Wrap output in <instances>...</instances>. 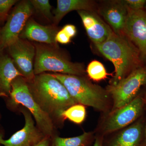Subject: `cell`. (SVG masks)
Masks as SVG:
<instances>
[{"label": "cell", "mask_w": 146, "mask_h": 146, "mask_svg": "<svg viewBox=\"0 0 146 146\" xmlns=\"http://www.w3.org/2000/svg\"><path fill=\"white\" fill-rule=\"evenodd\" d=\"M128 9L123 34L138 50L142 63H146V10Z\"/></svg>", "instance_id": "8"}, {"label": "cell", "mask_w": 146, "mask_h": 146, "mask_svg": "<svg viewBox=\"0 0 146 146\" xmlns=\"http://www.w3.org/2000/svg\"><path fill=\"white\" fill-rule=\"evenodd\" d=\"M129 9L138 11L144 9L146 0H125L123 1Z\"/></svg>", "instance_id": "22"}, {"label": "cell", "mask_w": 146, "mask_h": 146, "mask_svg": "<svg viewBox=\"0 0 146 146\" xmlns=\"http://www.w3.org/2000/svg\"><path fill=\"white\" fill-rule=\"evenodd\" d=\"M144 9H145V10H146V3L145 5V8H144Z\"/></svg>", "instance_id": "30"}, {"label": "cell", "mask_w": 146, "mask_h": 146, "mask_svg": "<svg viewBox=\"0 0 146 146\" xmlns=\"http://www.w3.org/2000/svg\"><path fill=\"white\" fill-rule=\"evenodd\" d=\"M4 97V98H6V96H5L4 94H1V93H0V97Z\"/></svg>", "instance_id": "29"}, {"label": "cell", "mask_w": 146, "mask_h": 146, "mask_svg": "<svg viewBox=\"0 0 146 146\" xmlns=\"http://www.w3.org/2000/svg\"><path fill=\"white\" fill-rule=\"evenodd\" d=\"M0 146H2V145H0Z\"/></svg>", "instance_id": "31"}, {"label": "cell", "mask_w": 146, "mask_h": 146, "mask_svg": "<svg viewBox=\"0 0 146 146\" xmlns=\"http://www.w3.org/2000/svg\"><path fill=\"white\" fill-rule=\"evenodd\" d=\"M5 98L6 104L9 109L15 111L20 106H23L31 113L36 127L45 136L52 138L55 135L54 122L35 100L23 77L20 76L13 80L11 83L10 95Z\"/></svg>", "instance_id": "3"}, {"label": "cell", "mask_w": 146, "mask_h": 146, "mask_svg": "<svg viewBox=\"0 0 146 146\" xmlns=\"http://www.w3.org/2000/svg\"><path fill=\"white\" fill-rule=\"evenodd\" d=\"M18 109L24 115L25 125L7 139H4L2 133L0 132V145L3 146H32L38 143L46 136L35 126L33 117L27 109L23 106Z\"/></svg>", "instance_id": "10"}, {"label": "cell", "mask_w": 146, "mask_h": 146, "mask_svg": "<svg viewBox=\"0 0 146 146\" xmlns=\"http://www.w3.org/2000/svg\"><path fill=\"white\" fill-rule=\"evenodd\" d=\"M145 101H146V100H145Z\"/></svg>", "instance_id": "32"}, {"label": "cell", "mask_w": 146, "mask_h": 146, "mask_svg": "<svg viewBox=\"0 0 146 146\" xmlns=\"http://www.w3.org/2000/svg\"><path fill=\"white\" fill-rule=\"evenodd\" d=\"M86 116L85 106L80 104L74 105L65 110L62 114L63 119H66L76 124H80L85 120Z\"/></svg>", "instance_id": "19"}, {"label": "cell", "mask_w": 146, "mask_h": 146, "mask_svg": "<svg viewBox=\"0 0 146 146\" xmlns=\"http://www.w3.org/2000/svg\"><path fill=\"white\" fill-rule=\"evenodd\" d=\"M91 136V132H86L70 138H62L55 135L51 138L50 146H87Z\"/></svg>", "instance_id": "18"}, {"label": "cell", "mask_w": 146, "mask_h": 146, "mask_svg": "<svg viewBox=\"0 0 146 146\" xmlns=\"http://www.w3.org/2000/svg\"><path fill=\"white\" fill-rule=\"evenodd\" d=\"M98 5L93 1L89 0H58L57 7L53 11V21L57 25L67 13L74 10L98 11Z\"/></svg>", "instance_id": "16"}, {"label": "cell", "mask_w": 146, "mask_h": 146, "mask_svg": "<svg viewBox=\"0 0 146 146\" xmlns=\"http://www.w3.org/2000/svg\"><path fill=\"white\" fill-rule=\"evenodd\" d=\"M70 37L65 33L63 29L58 32L56 36V41L60 44H66L71 42Z\"/></svg>", "instance_id": "24"}, {"label": "cell", "mask_w": 146, "mask_h": 146, "mask_svg": "<svg viewBox=\"0 0 146 146\" xmlns=\"http://www.w3.org/2000/svg\"><path fill=\"white\" fill-rule=\"evenodd\" d=\"M77 11L87 35L95 45L104 42L113 31L96 12L83 10Z\"/></svg>", "instance_id": "13"}, {"label": "cell", "mask_w": 146, "mask_h": 146, "mask_svg": "<svg viewBox=\"0 0 146 146\" xmlns=\"http://www.w3.org/2000/svg\"><path fill=\"white\" fill-rule=\"evenodd\" d=\"M145 103L143 98L136 97L129 103L111 112L104 126V133H111L133 123L141 115Z\"/></svg>", "instance_id": "11"}, {"label": "cell", "mask_w": 146, "mask_h": 146, "mask_svg": "<svg viewBox=\"0 0 146 146\" xmlns=\"http://www.w3.org/2000/svg\"><path fill=\"white\" fill-rule=\"evenodd\" d=\"M146 84V66H141L116 85L110 84L108 86L106 91L113 100L111 112L125 106L133 100L141 87Z\"/></svg>", "instance_id": "6"}, {"label": "cell", "mask_w": 146, "mask_h": 146, "mask_svg": "<svg viewBox=\"0 0 146 146\" xmlns=\"http://www.w3.org/2000/svg\"><path fill=\"white\" fill-rule=\"evenodd\" d=\"M17 1L16 0H0V18L5 17L9 11Z\"/></svg>", "instance_id": "23"}, {"label": "cell", "mask_w": 146, "mask_h": 146, "mask_svg": "<svg viewBox=\"0 0 146 146\" xmlns=\"http://www.w3.org/2000/svg\"><path fill=\"white\" fill-rule=\"evenodd\" d=\"M27 82L35 100L55 124L56 121L64 120L62 114L64 110L77 104L63 84L51 74L35 75L32 81Z\"/></svg>", "instance_id": "1"}, {"label": "cell", "mask_w": 146, "mask_h": 146, "mask_svg": "<svg viewBox=\"0 0 146 146\" xmlns=\"http://www.w3.org/2000/svg\"><path fill=\"white\" fill-rule=\"evenodd\" d=\"M95 46L114 65L115 75L111 85H116L142 66L138 50L124 35L117 34L113 31L104 42Z\"/></svg>", "instance_id": "2"}, {"label": "cell", "mask_w": 146, "mask_h": 146, "mask_svg": "<svg viewBox=\"0 0 146 146\" xmlns=\"http://www.w3.org/2000/svg\"><path fill=\"white\" fill-rule=\"evenodd\" d=\"M30 1H24L16 6L0 31V50H3L20 37L29 18L33 13Z\"/></svg>", "instance_id": "7"}, {"label": "cell", "mask_w": 146, "mask_h": 146, "mask_svg": "<svg viewBox=\"0 0 146 146\" xmlns=\"http://www.w3.org/2000/svg\"><path fill=\"white\" fill-rule=\"evenodd\" d=\"M57 33V29L55 27L42 25L31 19L27 22L20 35V38L58 46L56 41Z\"/></svg>", "instance_id": "14"}, {"label": "cell", "mask_w": 146, "mask_h": 146, "mask_svg": "<svg viewBox=\"0 0 146 146\" xmlns=\"http://www.w3.org/2000/svg\"><path fill=\"white\" fill-rule=\"evenodd\" d=\"M51 138L48 136H46L42 141L32 146H50Z\"/></svg>", "instance_id": "26"}, {"label": "cell", "mask_w": 146, "mask_h": 146, "mask_svg": "<svg viewBox=\"0 0 146 146\" xmlns=\"http://www.w3.org/2000/svg\"><path fill=\"white\" fill-rule=\"evenodd\" d=\"M51 74L63 84L77 104L100 111L107 109L109 95L106 90L92 83L84 76L58 73Z\"/></svg>", "instance_id": "4"}, {"label": "cell", "mask_w": 146, "mask_h": 146, "mask_svg": "<svg viewBox=\"0 0 146 146\" xmlns=\"http://www.w3.org/2000/svg\"><path fill=\"white\" fill-rule=\"evenodd\" d=\"M98 14L102 16L116 34L124 35L128 9L123 1H109L98 6Z\"/></svg>", "instance_id": "12"}, {"label": "cell", "mask_w": 146, "mask_h": 146, "mask_svg": "<svg viewBox=\"0 0 146 146\" xmlns=\"http://www.w3.org/2000/svg\"><path fill=\"white\" fill-rule=\"evenodd\" d=\"M145 103H146V101H145ZM142 146H146V124L145 127V139H144V142L143 143Z\"/></svg>", "instance_id": "28"}, {"label": "cell", "mask_w": 146, "mask_h": 146, "mask_svg": "<svg viewBox=\"0 0 146 146\" xmlns=\"http://www.w3.org/2000/svg\"><path fill=\"white\" fill-rule=\"evenodd\" d=\"M7 48L16 68L27 82L32 81L35 76L33 63L35 56V46L19 37Z\"/></svg>", "instance_id": "9"}, {"label": "cell", "mask_w": 146, "mask_h": 146, "mask_svg": "<svg viewBox=\"0 0 146 146\" xmlns=\"http://www.w3.org/2000/svg\"><path fill=\"white\" fill-rule=\"evenodd\" d=\"M142 123H135L119 133L108 146H142Z\"/></svg>", "instance_id": "17"}, {"label": "cell", "mask_w": 146, "mask_h": 146, "mask_svg": "<svg viewBox=\"0 0 146 146\" xmlns=\"http://www.w3.org/2000/svg\"><path fill=\"white\" fill-rule=\"evenodd\" d=\"M89 78L95 81H100L107 78L108 74L104 65L101 62L94 60L89 63L86 70Z\"/></svg>", "instance_id": "20"}, {"label": "cell", "mask_w": 146, "mask_h": 146, "mask_svg": "<svg viewBox=\"0 0 146 146\" xmlns=\"http://www.w3.org/2000/svg\"><path fill=\"white\" fill-rule=\"evenodd\" d=\"M93 146H103V138L102 137H98L96 138Z\"/></svg>", "instance_id": "27"}, {"label": "cell", "mask_w": 146, "mask_h": 146, "mask_svg": "<svg viewBox=\"0 0 146 146\" xmlns=\"http://www.w3.org/2000/svg\"><path fill=\"white\" fill-rule=\"evenodd\" d=\"M34 63L35 75L46 72L58 74L84 76L86 71L84 65L73 63L58 48V46L36 44Z\"/></svg>", "instance_id": "5"}, {"label": "cell", "mask_w": 146, "mask_h": 146, "mask_svg": "<svg viewBox=\"0 0 146 146\" xmlns=\"http://www.w3.org/2000/svg\"><path fill=\"white\" fill-rule=\"evenodd\" d=\"M20 76H23L11 58L0 50V93L8 98L11 91V82Z\"/></svg>", "instance_id": "15"}, {"label": "cell", "mask_w": 146, "mask_h": 146, "mask_svg": "<svg viewBox=\"0 0 146 146\" xmlns=\"http://www.w3.org/2000/svg\"><path fill=\"white\" fill-rule=\"evenodd\" d=\"M62 29L71 38L74 37L76 34V27L74 25H66L63 27Z\"/></svg>", "instance_id": "25"}, {"label": "cell", "mask_w": 146, "mask_h": 146, "mask_svg": "<svg viewBox=\"0 0 146 146\" xmlns=\"http://www.w3.org/2000/svg\"><path fill=\"white\" fill-rule=\"evenodd\" d=\"M33 8L40 12L49 21H53L54 16L51 12L52 6L48 0H32L30 1Z\"/></svg>", "instance_id": "21"}]
</instances>
